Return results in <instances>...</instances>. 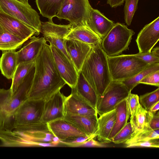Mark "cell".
I'll list each match as a JSON object with an SVG mask.
<instances>
[{
  "mask_svg": "<svg viewBox=\"0 0 159 159\" xmlns=\"http://www.w3.org/2000/svg\"><path fill=\"white\" fill-rule=\"evenodd\" d=\"M27 40L14 36L4 30H0V50H16Z\"/></svg>",
  "mask_w": 159,
  "mask_h": 159,
  "instance_id": "cell-30",
  "label": "cell"
},
{
  "mask_svg": "<svg viewBox=\"0 0 159 159\" xmlns=\"http://www.w3.org/2000/svg\"><path fill=\"white\" fill-rule=\"evenodd\" d=\"M115 24L98 10L90 7L89 18L86 26L102 39Z\"/></svg>",
  "mask_w": 159,
  "mask_h": 159,
  "instance_id": "cell-18",
  "label": "cell"
},
{
  "mask_svg": "<svg viewBox=\"0 0 159 159\" xmlns=\"http://www.w3.org/2000/svg\"><path fill=\"white\" fill-rule=\"evenodd\" d=\"M130 93L122 82L112 81L98 99L96 109L98 114L100 116L114 109Z\"/></svg>",
  "mask_w": 159,
  "mask_h": 159,
  "instance_id": "cell-9",
  "label": "cell"
},
{
  "mask_svg": "<svg viewBox=\"0 0 159 159\" xmlns=\"http://www.w3.org/2000/svg\"><path fill=\"white\" fill-rule=\"evenodd\" d=\"M135 33L124 24L116 23L102 39L101 46L107 56L120 55L129 49L132 36Z\"/></svg>",
  "mask_w": 159,
  "mask_h": 159,
  "instance_id": "cell-5",
  "label": "cell"
},
{
  "mask_svg": "<svg viewBox=\"0 0 159 159\" xmlns=\"http://www.w3.org/2000/svg\"><path fill=\"white\" fill-rule=\"evenodd\" d=\"M159 40V17L146 25L139 33L136 41L139 52H150Z\"/></svg>",
  "mask_w": 159,
  "mask_h": 159,
  "instance_id": "cell-12",
  "label": "cell"
},
{
  "mask_svg": "<svg viewBox=\"0 0 159 159\" xmlns=\"http://www.w3.org/2000/svg\"><path fill=\"white\" fill-rule=\"evenodd\" d=\"M19 1L26 4H29L28 0H18Z\"/></svg>",
  "mask_w": 159,
  "mask_h": 159,
  "instance_id": "cell-45",
  "label": "cell"
},
{
  "mask_svg": "<svg viewBox=\"0 0 159 159\" xmlns=\"http://www.w3.org/2000/svg\"><path fill=\"white\" fill-rule=\"evenodd\" d=\"M47 123L50 130L54 136L59 141L68 145L79 137L87 136L63 119Z\"/></svg>",
  "mask_w": 159,
  "mask_h": 159,
  "instance_id": "cell-13",
  "label": "cell"
},
{
  "mask_svg": "<svg viewBox=\"0 0 159 159\" xmlns=\"http://www.w3.org/2000/svg\"><path fill=\"white\" fill-rule=\"evenodd\" d=\"M65 39L76 40L92 45L101 44L102 40L87 26L71 28Z\"/></svg>",
  "mask_w": 159,
  "mask_h": 159,
  "instance_id": "cell-23",
  "label": "cell"
},
{
  "mask_svg": "<svg viewBox=\"0 0 159 159\" xmlns=\"http://www.w3.org/2000/svg\"><path fill=\"white\" fill-rule=\"evenodd\" d=\"M126 148L141 147L159 148V139H154L134 142L126 145Z\"/></svg>",
  "mask_w": 159,
  "mask_h": 159,
  "instance_id": "cell-39",
  "label": "cell"
},
{
  "mask_svg": "<svg viewBox=\"0 0 159 159\" xmlns=\"http://www.w3.org/2000/svg\"><path fill=\"white\" fill-rule=\"evenodd\" d=\"M132 55L144 61L149 65L159 63V47H156L150 52H138Z\"/></svg>",
  "mask_w": 159,
  "mask_h": 159,
  "instance_id": "cell-36",
  "label": "cell"
},
{
  "mask_svg": "<svg viewBox=\"0 0 159 159\" xmlns=\"http://www.w3.org/2000/svg\"><path fill=\"white\" fill-rule=\"evenodd\" d=\"M107 57L112 81L122 82L133 77L150 65L132 54Z\"/></svg>",
  "mask_w": 159,
  "mask_h": 159,
  "instance_id": "cell-4",
  "label": "cell"
},
{
  "mask_svg": "<svg viewBox=\"0 0 159 159\" xmlns=\"http://www.w3.org/2000/svg\"><path fill=\"white\" fill-rule=\"evenodd\" d=\"M98 98L112 81L107 57L101 44L93 45L80 70Z\"/></svg>",
  "mask_w": 159,
  "mask_h": 159,
  "instance_id": "cell-2",
  "label": "cell"
},
{
  "mask_svg": "<svg viewBox=\"0 0 159 159\" xmlns=\"http://www.w3.org/2000/svg\"><path fill=\"white\" fill-rule=\"evenodd\" d=\"M60 90L45 100L40 121L48 123L63 118L64 115V104L66 97Z\"/></svg>",
  "mask_w": 159,
  "mask_h": 159,
  "instance_id": "cell-15",
  "label": "cell"
},
{
  "mask_svg": "<svg viewBox=\"0 0 159 159\" xmlns=\"http://www.w3.org/2000/svg\"><path fill=\"white\" fill-rule=\"evenodd\" d=\"M158 70H159V63L150 65L134 76L122 82L131 92L133 89L139 84L140 81L149 74Z\"/></svg>",
  "mask_w": 159,
  "mask_h": 159,
  "instance_id": "cell-31",
  "label": "cell"
},
{
  "mask_svg": "<svg viewBox=\"0 0 159 159\" xmlns=\"http://www.w3.org/2000/svg\"><path fill=\"white\" fill-rule=\"evenodd\" d=\"M149 127L152 129H159V112L154 114L149 123Z\"/></svg>",
  "mask_w": 159,
  "mask_h": 159,
  "instance_id": "cell-42",
  "label": "cell"
},
{
  "mask_svg": "<svg viewBox=\"0 0 159 159\" xmlns=\"http://www.w3.org/2000/svg\"><path fill=\"white\" fill-rule=\"evenodd\" d=\"M63 0H36L40 14L48 19H52L60 9Z\"/></svg>",
  "mask_w": 159,
  "mask_h": 159,
  "instance_id": "cell-29",
  "label": "cell"
},
{
  "mask_svg": "<svg viewBox=\"0 0 159 159\" xmlns=\"http://www.w3.org/2000/svg\"><path fill=\"white\" fill-rule=\"evenodd\" d=\"M139 101L140 105L148 111L152 105L159 101V87L152 92L140 95Z\"/></svg>",
  "mask_w": 159,
  "mask_h": 159,
  "instance_id": "cell-33",
  "label": "cell"
},
{
  "mask_svg": "<svg viewBox=\"0 0 159 159\" xmlns=\"http://www.w3.org/2000/svg\"><path fill=\"white\" fill-rule=\"evenodd\" d=\"M134 131L130 122L126 125L111 139V142L116 144L125 143L133 135Z\"/></svg>",
  "mask_w": 159,
  "mask_h": 159,
  "instance_id": "cell-34",
  "label": "cell"
},
{
  "mask_svg": "<svg viewBox=\"0 0 159 159\" xmlns=\"http://www.w3.org/2000/svg\"><path fill=\"white\" fill-rule=\"evenodd\" d=\"M46 42L43 37L39 38L33 36L30 37L25 42L23 47L16 52L17 64L21 62L35 59Z\"/></svg>",
  "mask_w": 159,
  "mask_h": 159,
  "instance_id": "cell-20",
  "label": "cell"
},
{
  "mask_svg": "<svg viewBox=\"0 0 159 159\" xmlns=\"http://www.w3.org/2000/svg\"><path fill=\"white\" fill-rule=\"evenodd\" d=\"M126 98L115 107L116 110V121L109 137L111 142L112 138L126 125L130 117Z\"/></svg>",
  "mask_w": 159,
  "mask_h": 159,
  "instance_id": "cell-27",
  "label": "cell"
},
{
  "mask_svg": "<svg viewBox=\"0 0 159 159\" xmlns=\"http://www.w3.org/2000/svg\"><path fill=\"white\" fill-rule=\"evenodd\" d=\"M139 0H125L124 8V20L126 25H130L134 13L137 9Z\"/></svg>",
  "mask_w": 159,
  "mask_h": 159,
  "instance_id": "cell-35",
  "label": "cell"
},
{
  "mask_svg": "<svg viewBox=\"0 0 159 159\" xmlns=\"http://www.w3.org/2000/svg\"><path fill=\"white\" fill-rule=\"evenodd\" d=\"M35 71L34 67L12 94L10 89H0V130L15 129L16 113L20 105L28 98Z\"/></svg>",
  "mask_w": 159,
  "mask_h": 159,
  "instance_id": "cell-3",
  "label": "cell"
},
{
  "mask_svg": "<svg viewBox=\"0 0 159 159\" xmlns=\"http://www.w3.org/2000/svg\"><path fill=\"white\" fill-rule=\"evenodd\" d=\"M0 58V70L3 75L8 79H12L17 65L16 50L2 51Z\"/></svg>",
  "mask_w": 159,
  "mask_h": 159,
  "instance_id": "cell-24",
  "label": "cell"
},
{
  "mask_svg": "<svg viewBox=\"0 0 159 159\" xmlns=\"http://www.w3.org/2000/svg\"><path fill=\"white\" fill-rule=\"evenodd\" d=\"M159 109V101L156 102L152 105L148 111L154 114L158 111Z\"/></svg>",
  "mask_w": 159,
  "mask_h": 159,
  "instance_id": "cell-44",
  "label": "cell"
},
{
  "mask_svg": "<svg viewBox=\"0 0 159 159\" xmlns=\"http://www.w3.org/2000/svg\"><path fill=\"white\" fill-rule=\"evenodd\" d=\"M0 13L24 23L34 29L36 34L40 33V16L29 4H26L18 0H0Z\"/></svg>",
  "mask_w": 159,
  "mask_h": 159,
  "instance_id": "cell-6",
  "label": "cell"
},
{
  "mask_svg": "<svg viewBox=\"0 0 159 159\" xmlns=\"http://www.w3.org/2000/svg\"><path fill=\"white\" fill-rule=\"evenodd\" d=\"M139 84L159 87V70L152 73L143 78Z\"/></svg>",
  "mask_w": 159,
  "mask_h": 159,
  "instance_id": "cell-40",
  "label": "cell"
},
{
  "mask_svg": "<svg viewBox=\"0 0 159 159\" xmlns=\"http://www.w3.org/2000/svg\"><path fill=\"white\" fill-rule=\"evenodd\" d=\"M65 115H79L97 117L96 110L79 96L73 90L66 97L64 104Z\"/></svg>",
  "mask_w": 159,
  "mask_h": 159,
  "instance_id": "cell-14",
  "label": "cell"
},
{
  "mask_svg": "<svg viewBox=\"0 0 159 159\" xmlns=\"http://www.w3.org/2000/svg\"><path fill=\"white\" fill-rule=\"evenodd\" d=\"M54 61L62 78L71 89L76 86L79 72L73 63L59 49L50 44Z\"/></svg>",
  "mask_w": 159,
  "mask_h": 159,
  "instance_id": "cell-11",
  "label": "cell"
},
{
  "mask_svg": "<svg viewBox=\"0 0 159 159\" xmlns=\"http://www.w3.org/2000/svg\"><path fill=\"white\" fill-rule=\"evenodd\" d=\"M91 7L89 0H63L56 16L68 21L71 28L86 26Z\"/></svg>",
  "mask_w": 159,
  "mask_h": 159,
  "instance_id": "cell-7",
  "label": "cell"
},
{
  "mask_svg": "<svg viewBox=\"0 0 159 159\" xmlns=\"http://www.w3.org/2000/svg\"><path fill=\"white\" fill-rule=\"evenodd\" d=\"M0 25L5 31L26 40L34 34H36V31L34 29L24 23L1 13Z\"/></svg>",
  "mask_w": 159,
  "mask_h": 159,
  "instance_id": "cell-16",
  "label": "cell"
},
{
  "mask_svg": "<svg viewBox=\"0 0 159 159\" xmlns=\"http://www.w3.org/2000/svg\"><path fill=\"white\" fill-rule=\"evenodd\" d=\"M94 138H91L83 143L81 146L91 147H106L107 146L106 143H102L95 140Z\"/></svg>",
  "mask_w": 159,
  "mask_h": 159,
  "instance_id": "cell-41",
  "label": "cell"
},
{
  "mask_svg": "<svg viewBox=\"0 0 159 159\" xmlns=\"http://www.w3.org/2000/svg\"><path fill=\"white\" fill-rule=\"evenodd\" d=\"M43 37L46 42H48L50 44L53 45L59 49L71 61L66 51V40L65 39L51 36Z\"/></svg>",
  "mask_w": 159,
  "mask_h": 159,
  "instance_id": "cell-37",
  "label": "cell"
},
{
  "mask_svg": "<svg viewBox=\"0 0 159 159\" xmlns=\"http://www.w3.org/2000/svg\"><path fill=\"white\" fill-rule=\"evenodd\" d=\"M154 139H159V129L153 130L149 128L137 133L124 143L127 145L134 142Z\"/></svg>",
  "mask_w": 159,
  "mask_h": 159,
  "instance_id": "cell-32",
  "label": "cell"
},
{
  "mask_svg": "<svg viewBox=\"0 0 159 159\" xmlns=\"http://www.w3.org/2000/svg\"><path fill=\"white\" fill-rule=\"evenodd\" d=\"M2 27H1V26L0 25V30H1L2 29Z\"/></svg>",
  "mask_w": 159,
  "mask_h": 159,
  "instance_id": "cell-46",
  "label": "cell"
},
{
  "mask_svg": "<svg viewBox=\"0 0 159 159\" xmlns=\"http://www.w3.org/2000/svg\"><path fill=\"white\" fill-rule=\"evenodd\" d=\"M35 59L29 61L21 62L18 64L11 79L12 83L10 89L12 94L16 91L25 78L34 66Z\"/></svg>",
  "mask_w": 159,
  "mask_h": 159,
  "instance_id": "cell-28",
  "label": "cell"
},
{
  "mask_svg": "<svg viewBox=\"0 0 159 159\" xmlns=\"http://www.w3.org/2000/svg\"><path fill=\"white\" fill-rule=\"evenodd\" d=\"M45 101L28 99L22 103L16 113L15 129L40 121Z\"/></svg>",
  "mask_w": 159,
  "mask_h": 159,
  "instance_id": "cell-10",
  "label": "cell"
},
{
  "mask_svg": "<svg viewBox=\"0 0 159 159\" xmlns=\"http://www.w3.org/2000/svg\"><path fill=\"white\" fill-rule=\"evenodd\" d=\"M116 110L114 109L100 116L98 118L97 137L99 142L103 143L111 142L109 136L113 129L116 117Z\"/></svg>",
  "mask_w": 159,
  "mask_h": 159,
  "instance_id": "cell-21",
  "label": "cell"
},
{
  "mask_svg": "<svg viewBox=\"0 0 159 159\" xmlns=\"http://www.w3.org/2000/svg\"><path fill=\"white\" fill-rule=\"evenodd\" d=\"M22 138L24 147L54 144L57 141L51 132L48 123L40 121L21 126L13 129Z\"/></svg>",
  "mask_w": 159,
  "mask_h": 159,
  "instance_id": "cell-8",
  "label": "cell"
},
{
  "mask_svg": "<svg viewBox=\"0 0 159 159\" xmlns=\"http://www.w3.org/2000/svg\"><path fill=\"white\" fill-rule=\"evenodd\" d=\"M70 24L68 25H57L55 24L52 19L46 22L41 21L40 33L43 37L51 36L65 39L71 29Z\"/></svg>",
  "mask_w": 159,
  "mask_h": 159,
  "instance_id": "cell-25",
  "label": "cell"
},
{
  "mask_svg": "<svg viewBox=\"0 0 159 159\" xmlns=\"http://www.w3.org/2000/svg\"><path fill=\"white\" fill-rule=\"evenodd\" d=\"M34 67L28 99L46 100L66 84L57 68L51 46L46 42L35 59Z\"/></svg>",
  "mask_w": 159,
  "mask_h": 159,
  "instance_id": "cell-1",
  "label": "cell"
},
{
  "mask_svg": "<svg viewBox=\"0 0 159 159\" xmlns=\"http://www.w3.org/2000/svg\"><path fill=\"white\" fill-rule=\"evenodd\" d=\"M130 117L134 115L140 104L139 96L137 94L130 93L126 98Z\"/></svg>",
  "mask_w": 159,
  "mask_h": 159,
  "instance_id": "cell-38",
  "label": "cell"
},
{
  "mask_svg": "<svg viewBox=\"0 0 159 159\" xmlns=\"http://www.w3.org/2000/svg\"><path fill=\"white\" fill-rule=\"evenodd\" d=\"M153 115L140 104L139 105L134 115L130 117V122L134 131L133 136L140 131L150 128L149 123Z\"/></svg>",
  "mask_w": 159,
  "mask_h": 159,
  "instance_id": "cell-26",
  "label": "cell"
},
{
  "mask_svg": "<svg viewBox=\"0 0 159 159\" xmlns=\"http://www.w3.org/2000/svg\"><path fill=\"white\" fill-rule=\"evenodd\" d=\"M125 0H107V3L112 8H116L122 5Z\"/></svg>",
  "mask_w": 159,
  "mask_h": 159,
  "instance_id": "cell-43",
  "label": "cell"
},
{
  "mask_svg": "<svg viewBox=\"0 0 159 159\" xmlns=\"http://www.w3.org/2000/svg\"><path fill=\"white\" fill-rule=\"evenodd\" d=\"M88 136L97 137L98 117L65 115L62 119Z\"/></svg>",
  "mask_w": 159,
  "mask_h": 159,
  "instance_id": "cell-19",
  "label": "cell"
},
{
  "mask_svg": "<svg viewBox=\"0 0 159 159\" xmlns=\"http://www.w3.org/2000/svg\"><path fill=\"white\" fill-rule=\"evenodd\" d=\"M71 89L73 90L83 99L96 109L98 100V95L80 71L79 72L78 78L75 87Z\"/></svg>",
  "mask_w": 159,
  "mask_h": 159,
  "instance_id": "cell-22",
  "label": "cell"
},
{
  "mask_svg": "<svg viewBox=\"0 0 159 159\" xmlns=\"http://www.w3.org/2000/svg\"><path fill=\"white\" fill-rule=\"evenodd\" d=\"M67 52L79 72L93 45L74 39H66Z\"/></svg>",
  "mask_w": 159,
  "mask_h": 159,
  "instance_id": "cell-17",
  "label": "cell"
}]
</instances>
